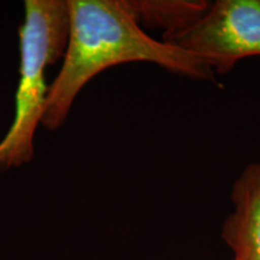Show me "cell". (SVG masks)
I'll return each mask as SVG.
<instances>
[{"instance_id":"5b68a950","label":"cell","mask_w":260,"mask_h":260,"mask_svg":"<svg viewBox=\"0 0 260 260\" xmlns=\"http://www.w3.org/2000/svg\"><path fill=\"white\" fill-rule=\"evenodd\" d=\"M207 0H126L142 28L161 30L162 37L195 23L210 8Z\"/></svg>"},{"instance_id":"6da1fadb","label":"cell","mask_w":260,"mask_h":260,"mask_svg":"<svg viewBox=\"0 0 260 260\" xmlns=\"http://www.w3.org/2000/svg\"><path fill=\"white\" fill-rule=\"evenodd\" d=\"M69 38L59 73L45 106L41 125L60 128L89 81L117 65L151 63L186 79L217 82L209 65L190 52L152 38L132 14L126 0H68Z\"/></svg>"},{"instance_id":"3957f363","label":"cell","mask_w":260,"mask_h":260,"mask_svg":"<svg viewBox=\"0 0 260 260\" xmlns=\"http://www.w3.org/2000/svg\"><path fill=\"white\" fill-rule=\"evenodd\" d=\"M162 41L190 52L218 75L260 56V0H216L197 22Z\"/></svg>"},{"instance_id":"277c9868","label":"cell","mask_w":260,"mask_h":260,"mask_svg":"<svg viewBox=\"0 0 260 260\" xmlns=\"http://www.w3.org/2000/svg\"><path fill=\"white\" fill-rule=\"evenodd\" d=\"M230 201L233 211L220 237L234 260H260V162L243 168L233 183Z\"/></svg>"},{"instance_id":"7a4b0ae2","label":"cell","mask_w":260,"mask_h":260,"mask_svg":"<svg viewBox=\"0 0 260 260\" xmlns=\"http://www.w3.org/2000/svg\"><path fill=\"white\" fill-rule=\"evenodd\" d=\"M18 28L19 76L11 125L0 140V171L34 157V140L50 90L47 69L63 59L69 38L68 0H25Z\"/></svg>"}]
</instances>
